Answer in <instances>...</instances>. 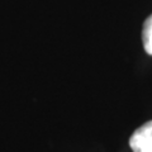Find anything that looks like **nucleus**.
<instances>
[{"label": "nucleus", "mask_w": 152, "mask_h": 152, "mask_svg": "<svg viewBox=\"0 0 152 152\" xmlns=\"http://www.w3.org/2000/svg\"><path fill=\"white\" fill-rule=\"evenodd\" d=\"M142 42L145 51L148 55H152V14L146 19L143 29H142Z\"/></svg>", "instance_id": "f03ea898"}, {"label": "nucleus", "mask_w": 152, "mask_h": 152, "mask_svg": "<svg viewBox=\"0 0 152 152\" xmlns=\"http://www.w3.org/2000/svg\"><path fill=\"white\" fill-rule=\"evenodd\" d=\"M129 146L133 152H152V121L137 128L129 138Z\"/></svg>", "instance_id": "f257e3e1"}]
</instances>
